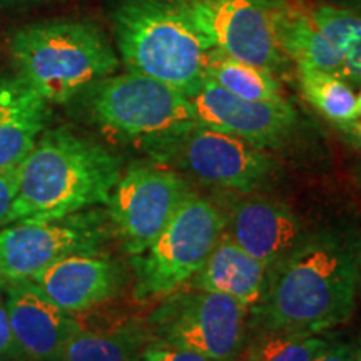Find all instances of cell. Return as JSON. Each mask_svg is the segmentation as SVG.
<instances>
[{"instance_id":"obj_1","label":"cell","mask_w":361,"mask_h":361,"mask_svg":"<svg viewBox=\"0 0 361 361\" xmlns=\"http://www.w3.org/2000/svg\"><path fill=\"white\" fill-rule=\"evenodd\" d=\"M361 246L338 234L305 238L268 274L263 298L252 308L258 331H323L348 322L360 286Z\"/></svg>"},{"instance_id":"obj_2","label":"cell","mask_w":361,"mask_h":361,"mask_svg":"<svg viewBox=\"0 0 361 361\" xmlns=\"http://www.w3.org/2000/svg\"><path fill=\"white\" fill-rule=\"evenodd\" d=\"M17 173L13 223L61 219L107 204L123 166L102 144L69 128H54L40 134Z\"/></svg>"},{"instance_id":"obj_3","label":"cell","mask_w":361,"mask_h":361,"mask_svg":"<svg viewBox=\"0 0 361 361\" xmlns=\"http://www.w3.org/2000/svg\"><path fill=\"white\" fill-rule=\"evenodd\" d=\"M112 25L129 72L161 80L189 99L204 84L213 45L197 24L194 0H117Z\"/></svg>"},{"instance_id":"obj_4","label":"cell","mask_w":361,"mask_h":361,"mask_svg":"<svg viewBox=\"0 0 361 361\" xmlns=\"http://www.w3.org/2000/svg\"><path fill=\"white\" fill-rule=\"evenodd\" d=\"M19 75L49 104H64L109 78L119 57L102 29L89 20L25 25L11 40Z\"/></svg>"},{"instance_id":"obj_5","label":"cell","mask_w":361,"mask_h":361,"mask_svg":"<svg viewBox=\"0 0 361 361\" xmlns=\"http://www.w3.org/2000/svg\"><path fill=\"white\" fill-rule=\"evenodd\" d=\"M84 94L99 128L152 157L176 135L200 124L186 94L135 72L109 75Z\"/></svg>"},{"instance_id":"obj_6","label":"cell","mask_w":361,"mask_h":361,"mask_svg":"<svg viewBox=\"0 0 361 361\" xmlns=\"http://www.w3.org/2000/svg\"><path fill=\"white\" fill-rule=\"evenodd\" d=\"M224 226L226 218L213 202L189 194L149 250L133 256L135 298L168 296L191 281Z\"/></svg>"},{"instance_id":"obj_7","label":"cell","mask_w":361,"mask_h":361,"mask_svg":"<svg viewBox=\"0 0 361 361\" xmlns=\"http://www.w3.org/2000/svg\"><path fill=\"white\" fill-rule=\"evenodd\" d=\"M250 310L204 290L174 291L149 318L152 338L216 361H234L246 343Z\"/></svg>"},{"instance_id":"obj_8","label":"cell","mask_w":361,"mask_h":361,"mask_svg":"<svg viewBox=\"0 0 361 361\" xmlns=\"http://www.w3.org/2000/svg\"><path fill=\"white\" fill-rule=\"evenodd\" d=\"M191 194L188 183L164 166L133 164L111 194L109 221L130 256L149 250Z\"/></svg>"},{"instance_id":"obj_9","label":"cell","mask_w":361,"mask_h":361,"mask_svg":"<svg viewBox=\"0 0 361 361\" xmlns=\"http://www.w3.org/2000/svg\"><path fill=\"white\" fill-rule=\"evenodd\" d=\"M154 159L173 162L204 183L245 194L263 186L274 168L266 149L201 123L176 135Z\"/></svg>"},{"instance_id":"obj_10","label":"cell","mask_w":361,"mask_h":361,"mask_svg":"<svg viewBox=\"0 0 361 361\" xmlns=\"http://www.w3.org/2000/svg\"><path fill=\"white\" fill-rule=\"evenodd\" d=\"M104 239L106 226L92 213L17 221L0 229V274L4 279H32L67 256L97 252Z\"/></svg>"},{"instance_id":"obj_11","label":"cell","mask_w":361,"mask_h":361,"mask_svg":"<svg viewBox=\"0 0 361 361\" xmlns=\"http://www.w3.org/2000/svg\"><path fill=\"white\" fill-rule=\"evenodd\" d=\"M197 24L213 49L273 75L290 59L279 47L268 0H194Z\"/></svg>"},{"instance_id":"obj_12","label":"cell","mask_w":361,"mask_h":361,"mask_svg":"<svg viewBox=\"0 0 361 361\" xmlns=\"http://www.w3.org/2000/svg\"><path fill=\"white\" fill-rule=\"evenodd\" d=\"M201 124L233 134L259 149L279 147L298 126L295 107L283 101H246L211 80L191 97Z\"/></svg>"},{"instance_id":"obj_13","label":"cell","mask_w":361,"mask_h":361,"mask_svg":"<svg viewBox=\"0 0 361 361\" xmlns=\"http://www.w3.org/2000/svg\"><path fill=\"white\" fill-rule=\"evenodd\" d=\"M4 296L20 360L59 361L79 328L78 318L54 305L32 279H6Z\"/></svg>"},{"instance_id":"obj_14","label":"cell","mask_w":361,"mask_h":361,"mask_svg":"<svg viewBox=\"0 0 361 361\" xmlns=\"http://www.w3.org/2000/svg\"><path fill=\"white\" fill-rule=\"evenodd\" d=\"M224 231L269 271L305 239L303 226L290 207L266 197L239 201L226 218Z\"/></svg>"},{"instance_id":"obj_15","label":"cell","mask_w":361,"mask_h":361,"mask_svg":"<svg viewBox=\"0 0 361 361\" xmlns=\"http://www.w3.org/2000/svg\"><path fill=\"white\" fill-rule=\"evenodd\" d=\"M121 268L97 252H79L40 271L32 281L44 295L69 314L106 303L121 286Z\"/></svg>"},{"instance_id":"obj_16","label":"cell","mask_w":361,"mask_h":361,"mask_svg":"<svg viewBox=\"0 0 361 361\" xmlns=\"http://www.w3.org/2000/svg\"><path fill=\"white\" fill-rule=\"evenodd\" d=\"M49 121V102L19 74L0 80V171L19 168Z\"/></svg>"},{"instance_id":"obj_17","label":"cell","mask_w":361,"mask_h":361,"mask_svg":"<svg viewBox=\"0 0 361 361\" xmlns=\"http://www.w3.org/2000/svg\"><path fill=\"white\" fill-rule=\"evenodd\" d=\"M269 269L239 247L223 231L201 269L191 278V288L219 293L252 310L263 298Z\"/></svg>"},{"instance_id":"obj_18","label":"cell","mask_w":361,"mask_h":361,"mask_svg":"<svg viewBox=\"0 0 361 361\" xmlns=\"http://www.w3.org/2000/svg\"><path fill=\"white\" fill-rule=\"evenodd\" d=\"M276 40L296 67H313L340 75L343 54L319 32L311 17L308 2L268 0Z\"/></svg>"},{"instance_id":"obj_19","label":"cell","mask_w":361,"mask_h":361,"mask_svg":"<svg viewBox=\"0 0 361 361\" xmlns=\"http://www.w3.org/2000/svg\"><path fill=\"white\" fill-rule=\"evenodd\" d=\"M79 323V322H78ZM152 340L151 328L126 322L111 328H79L72 333L59 361H139Z\"/></svg>"},{"instance_id":"obj_20","label":"cell","mask_w":361,"mask_h":361,"mask_svg":"<svg viewBox=\"0 0 361 361\" xmlns=\"http://www.w3.org/2000/svg\"><path fill=\"white\" fill-rule=\"evenodd\" d=\"M204 78L226 92L246 101H283L281 84L271 72L238 61L211 49L204 66Z\"/></svg>"},{"instance_id":"obj_21","label":"cell","mask_w":361,"mask_h":361,"mask_svg":"<svg viewBox=\"0 0 361 361\" xmlns=\"http://www.w3.org/2000/svg\"><path fill=\"white\" fill-rule=\"evenodd\" d=\"M298 74L306 101L328 121L345 124L360 119L358 96L345 79L313 67H298Z\"/></svg>"},{"instance_id":"obj_22","label":"cell","mask_w":361,"mask_h":361,"mask_svg":"<svg viewBox=\"0 0 361 361\" xmlns=\"http://www.w3.org/2000/svg\"><path fill=\"white\" fill-rule=\"evenodd\" d=\"M329 341L322 335L259 331L247 346L245 361H314Z\"/></svg>"},{"instance_id":"obj_23","label":"cell","mask_w":361,"mask_h":361,"mask_svg":"<svg viewBox=\"0 0 361 361\" xmlns=\"http://www.w3.org/2000/svg\"><path fill=\"white\" fill-rule=\"evenodd\" d=\"M308 8L319 32L345 57L361 37V12L318 2H308Z\"/></svg>"},{"instance_id":"obj_24","label":"cell","mask_w":361,"mask_h":361,"mask_svg":"<svg viewBox=\"0 0 361 361\" xmlns=\"http://www.w3.org/2000/svg\"><path fill=\"white\" fill-rule=\"evenodd\" d=\"M139 361H216L206 358L196 351L179 348V346L169 345V343L152 338L151 341L144 346L141 360Z\"/></svg>"},{"instance_id":"obj_25","label":"cell","mask_w":361,"mask_h":361,"mask_svg":"<svg viewBox=\"0 0 361 361\" xmlns=\"http://www.w3.org/2000/svg\"><path fill=\"white\" fill-rule=\"evenodd\" d=\"M17 186H19L17 168L0 171V229L13 224Z\"/></svg>"},{"instance_id":"obj_26","label":"cell","mask_w":361,"mask_h":361,"mask_svg":"<svg viewBox=\"0 0 361 361\" xmlns=\"http://www.w3.org/2000/svg\"><path fill=\"white\" fill-rule=\"evenodd\" d=\"M20 360L19 348H17L16 336H13L11 318L4 296V286L0 288V361H17Z\"/></svg>"},{"instance_id":"obj_27","label":"cell","mask_w":361,"mask_h":361,"mask_svg":"<svg viewBox=\"0 0 361 361\" xmlns=\"http://www.w3.org/2000/svg\"><path fill=\"white\" fill-rule=\"evenodd\" d=\"M314 361H356V351L351 343L331 340Z\"/></svg>"},{"instance_id":"obj_28","label":"cell","mask_w":361,"mask_h":361,"mask_svg":"<svg viewBox=\"0 0 361 361\" xmlns=\"http://www.w3.org/2000/svg\"><path fill=\"white\" fill-rule=\"evenodd\" d=\"M340 78L345 80L361 82V37L358 39V42L345 54V61H343Z\"/></svg>"},{"instance_id":"obj_29","label":"cell","mask_w":361,"mask_h":361,"mask_svg":"<svg viewBox=\"0 0 361 361\" xmlns=\"http://www.w3.org/2000/svg\"><path fill=\"white\" fill-rule=\"evenodd\" d=\"M336 128L341 130V134L345 135V139L351 146L361 151V119L351 121V123L345 124H336Z\"/></svg>"},{"instance_id":"obj_30","label":"cell","mask_w":361,"mask_h":361,"mask_svg":"<svg viewBox=\"0 0 361 361\" xmlns=\"http://www.w3.org/2000/svg\"><path fill=\"white\" fill-rule=\"evenodd\" d=\"M311 2L329 4V6H336L343 8H350V11H355V12H361V0H311Z\"/></svg>"},{"instance_id":"obj_31","label":"cell","mask_w":361,"mask_h":361,"mask_svg":"<svg viewBox=\"0 0 361 361\" xmlns=\"http://www.w3.org/2000/svg\"><path fill=\"white\" fill-rule=\"evenodd\" d=\"M355 351H356V361H361V336L358 340V345L355 346Z\"/></svg>"},{"instance_id":"obj_32","label":"cell","mask_w":361,"mask_h":361,"mask_svg":"<svg viewBox=\"0 0 361 361\" xmlns=\"http://www.w3.org/2000/svg\"><path fill=\"white\" fill-rule=\"evenodd\" d=\"M22 2H30V0H0V4H22Z\"/></svg>"},{"instance_id":"obj_33","label":"cell","mask_w":361,"mask_h":361,"mask_svg":"<svg viewBox=\"0 0 361 361\" xmlns=\"http://www.w3.org/2000/svg\"><path fill=\"white\" fill-rule=\"evenodd\" d=\"M358 109H360V116H361V90H360V94H358Z\"/></svg>"},{"instance_id":"obj_34","label":"cell","mask_w":361,"mask_h":361,"mask_svg":"<svg viewBox=\"0 0 361 361\" xmlns=\"http://www.w3.org/2000/svg\"><path fill=\"white\" fill-rule=\"evenodd\" d=\"M4 281H6V279H4V276H2V274H0V288H2V286H4Z\"/></svg>"},{"instance_id":"obj_35","label":"cell","mask_w":361,"mask_h":361,"mask_svg":"<svg viewBox=\"0 0 361 361\" xmlns=\"http://www.w3.org/2000/svg\"><path fill=\"white\" fill-rule=\"evenodd\" d=\"M358 183H360V186H361V168L358 171Z\"/></svg>"},{"instance_id":"obj_36","label":"cell","mask_w":361,"mask_h":361,"mask_svg":"<svg viewBox=\"0 0 361 361\" xmlns=\"http://www.w3.org/2000/svg\"><path fill=\"white\" fill-rule=\"evenodd\" d=\"M360 286H361V271H360Z\"/></svg>"}]
</instances>
